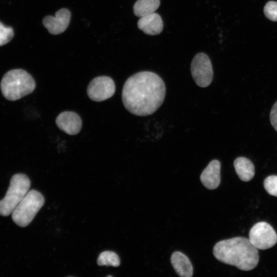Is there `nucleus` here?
Masks as SVG:
<instances>
[{
  "label": "nucleus",
  "mask_w": 277,
  "mask_h": 277,
  "mask_svg": "<svg viewBox=\"0 0 277 277\" xmlns=\"http://www.w3.org/2000/svg\"><path fill=\"white\" fill-rule=\"evenodd\" d=\"M166 94L165 85L161 77L151 71H141L125 82L122 94L125 108L137 116L154 113L163 104Z\"/></svg>",
  "instance_id": "nucleus-1"
},
{
  "label": "nucleus",
  "mask_w": 277,
  "mask_h": 277,
  "mask_svg": "<svg viewBox=\"0 0 277 277\" xmlns=\"http://www.w3.org/2000/svg\"><path fill=\"white\" fill-rule=\"evenodd\" d=\"M213 253L219 261L244 271L253 269L259 261L258 249L244 237L219 242L213 247Z\"/></svg>",
  "instance_id": "nucleus-2"
},
{
  "label": "nucleus",
  "mask_w": 277,
  "mask_h": 277,
  "mask_svg": "<svg viewBox=\"0 0 277 277\" xmlns=\"http://www.w3.org/2000/svg\"><path fill=\"white\" fill-rule=\"evenodd\" d=\"M35 82L32 76L21 69L7 72L1 82V89L4 96L10 101H16L33 91Z\"/></svg>",
  "instance_id": "nucleus-3"
},
{
  "label": "nucleus",
  "mask_w": 277,
  "mask_h": 277,
  "mask_svg": "<svg viewBox=\"0 0 277 277\" xmlns=\"http://www.w3.org/2000/svg\"><path fill=\"white\" fill-rule=\"evenodd\" d=\"M30 187V181L24 174L14 175L5 197L0 201V215L4 216L11 214L25 196Z\"/></svg>",
  "instance_id": "nucleus-4"
},
{
  "label": "nucleus",
  "mask_w": 277,
  "mask_h": 277,
  "mask_svg": "<svg viewBox=\"0 0 277 277\" xmlns=\"http://www.w3.org/2000/svg\"><path fill=\"white\" fill-rule=\"evenodd\" d=\"M45 203L43 195L36 190H31L12 213L13 222L20 227L28 226Z\"/></svg>",
  "instance_id": "nucleus-5"
},
{
  "label": "nucleus",
  "mask_w": 277,
  "mask_h": 277,
  "mask_svg": "<svg viewBox=\"0 0 277 277\" xmlns=\"http://www.w3.org/2000/svg\"><path fill=\"white\" fill-rule=\"evenodd\" d=\"M249 240L256 249L265 250L276 244L277 234L270 224L265 222H259L251 228Z\"/></svg>",
  "instance_id": "nucleus-6"
},
{
  "label": "nucleus",
  "mask_w": 277,
  "mask_h": 277,
  "mask_svg": "<svg viewBox=\"0 0 277 277\" xmlns=\"http://www.w3.org/2000/svg\"><path fill=\"white\" fill-rule=\"evenodd\" d=\"M191 73L194 81L200 87L208 86L213 78V70L210 58L204 53H199L191 63Z\"/></svg>",
  "instance_id": "nucleus-7"
},
{
  "label": "nucleus",
  "mask_w": 277,
  "mask_h": 277,
  "mask_svg": "<svg viewBox=\"0 0 277 277\" xmlns=\"http://www.w3.org/2000/svg\"><path fill=\"white\" fill-rule=\"evenodd\" d=\"M115 91V84L111 77L100 76L95 77L90 82L87 92L91 100L102 102L112 96Z\"/></svg>",
  "instance_id": "nucleus-8"
},
{
  "label": "nucleus",
  "mask_w": 277,
  "mask_h": 277,
  "mask_svg": "<svg viewBox=\"0 0 277 277\" xmlns=\"http://www.w3.org/2000/svg\"><path fill=\"white\" fill-rule=\"evenodd\" d=\"M71 18V12L66 8L58 10L55 16L48 15L43 19L45 27L51 34L57 35L64 32L67 28Z\"/></svg>",
  "instance_id": "nucleus-9"
},
{
  "label": "nucleus",
  "mask_w": 277,
  "mask_h": 277,
  "mask_svg": "<svg viewBox=\"0 0 277 277\" xmlns=\"http://www.w3.org/2000/svg\"><path fill=\"white\" fill-rule=\"evenodd\" d=\"M57 126L69 135H75L81 130L82 122L80 116L73 111H64L56 117Z\"/></svg>",
  "instance_id": "nucleus-10"
},
{
  "label": "nucleus",
  "mask_w": 277,
  "mask_h": 277,
  "mask_svg": "<svg viewBox=\"0 0 277 277\" xmlns=\"http://www.w3.org/2000/svg\"><path fill=\"white\" fill-rule=\"evenodd\" d=\"M221 164L217 160L211 161L200 176L202 184L207 189H216L220 185Z\"/></svg>",
  "instance_id": "nucleus-11"
},
{
  "label": "nucleus",
  "mask_w": 277,
  "mask_h": 277,
  "mask_svg": "<svg viewBox=\"0 0 277 277\" xmlns=\"http://www.w3.org/2000/svg\"><path fill=\"white\" fill-rule=\"evenodd\" d=\"M137 27L145 34L154 35L162 32L163 23L161 16L153 12L141 17L137 22Z\"/></svg>",
  "instance_id": "nucleus-12"
},
{
  "label": "nucleus",
  "mask_w": 277,
  "mask_h": 277,
  "mask_svg": "<svg viewBox=\"0 0 277 277\" xmlns=\"http://www.w3.org/2000/svg\"><path fill=\"white\" fill-rule=\"evenodd\" d=\"M171 264L177 275L181 277H191L193 267L188 258L181 252L175 251L171 256Z\"/></svg>",
  "instance_id": "nucleus-13"
},
{
  "label": "nucleus",
  "mask_w": 277,
  "mask_h": 277,
  "mask_svg": "<svg viewBox=\"0 0 277 277\" xmlns=\"http://www.w3.org/2000/svg\"><path fill=\"white\" fill-rule=\"evenodd\" d=\"M233 166L238 176L244 182L250 181L254 176L255 168L253 163L245 157H239L235 159Z\"/></svg>",
  "instance_id": "nucleus-14"
},
{
  "label": "nucleus",
  "mask_w": 277,
  "mask_h": 277,
  "mask_svg": "<svg viewBox=\"0 0 277 277\" xmlns=\"http://www.w3.org/2000/svg\"><path fill=\"white\" fill-rule=\"evenodd\" d=\"M160 5V0H137L133 6V12L141 17L154 12Z\"/></svg>",
  "instance_id": "nucleus-15"
},
{
  "label": "nucleus",
  "mask_w": 277,
  "mask_h": 277,
  "mask_svg": "<svg viewBox=\"0 0 277 277\" xmlns=\"http://www.w3.org/2000/svg\"><path fill=\"white\" fill-rule=\"evenodd\" d=\"M97 263L99 266L118 267L120 265V259L114 252L105 251L99 255Z\"/></svg>",
  "instance_id": "nucleus-16"
},
{
  "label": "nucleus",
  "mask_w": 277,
  "mask_h": 277,
  "mask_svg": "<svg viewBox=\"0 0 277 277\" xmlns=\"http://www.w3.org/2000/svg\"><path fill=\"white\" fill-rule=\"evenodd\" d=\"M14 36L12 27L5 26L0 22V46L9 42Z\"/></svg>",
  "instance_id": "nucleus-17"
},
{
  "label": "nucleus",
  "mask_w": 277,
  "mask_h": 277,
  "mask_svg": "<svg viewBox=\"0 0 277 277\" xmlns=\"http://www.w3.org/2000/svg\"><path fill=\"white\" fill-rule=\"evenodd\" d=\"M264 13L269 20L277 22V2H268L264 7Z\"/></svg>",
  "instance_id": "nucleus-18"
},
{
  "label": "nucleus",
  "mask_w": 277,
  "mask_h": 277,
  "mask_svg": "<svg viewBox=\"0 0 277 277\" xmlns=\"http://www.w3.org/2000/svg\"><path fill=\"white\" fill-rule=\"evenodd\" d=\"M264 187L271 195L277 196V175H270L264 181Z\"/></svg>",
  "instance_id": "nucleus-19"
},
{
  "label": "nucleus",
  "mask_w": 277,
  "mask_h": 277,
  "mask_svg": "<svg viewBox=\"0 0 277 277\" xmlns=\"http://www.w3.org/2000/svg\"><path fill=\"white\" fill-rule=\"evenodd\" d=\"M270 120L271 125L277 132V101L273 104L270 113Z\"/></svg>",
  "instance_id": "nucleus-20"
}]
</instances>
